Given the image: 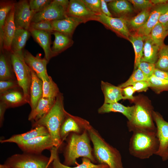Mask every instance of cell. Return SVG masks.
<instances>
[{
  "label": "cell",
  "mask_w": 168,
  "mask_h": 168,
  "mask_svg": "<svg viewBox=\"0 0 168 168\" xmlns=\"http://www.w3.org/2000/svg\"><path fill=\"white\" fill-rule=\"evenodd\" d=\"M90 139L87 130L80 134L72 133L64 152V164L68 166L75 165L77 159L80 157L87 158L95 163L96 159L92 153Z\"/></svg>",
  "instance_id": "obj_4"
},
{
  "label": "cell",
  "mask_w": 168,
  "mask_h": 168,
  "mask_svg": "<svg viewBox=\"0 0 168 168\" xmlns=\"http://www.w3.org/2000/svg\"><path fill=\"white\" fill-rule=\"evenodd\" d=\"M14 21L17 29L28 30L31 20L35 14L30 10L29 1L20 0L14 5Z\"/></svg>",
  "instance_id": "obj_10"
},
{
  "label": "cell",
  "mask_w": 168,
  "mask_h": 168,
  "mask_svg": "<svg viewBox=\"0 0 168 168\" xmlns=\"http://www.w3.org/2000/svg\"><path fill=\"white\" fill-rule=\"evenodd\" d=\"M52 34L55 37L51 48L55 56L71 46L73 43L72 37L69 35L56 31H53Z\"/></svg>",
  "instance_id": "obj_30"
},
{
  "label": "cell",
  "mask_w": 168,
  "mask_h": 168,
  "mask_svg": "<svg viewBox=\"0 0 168 168\" xmlns=\"http://www.w3.org/2000/svg\"><path fill=\"white\" fill-rule=\"evenodd\" d=\"M101 87L104 96V103H113L124 100L122 89L118 86L101 81Z\"/></svg>",
  "instance_id": "obj_25"
},
{
  "label": "cell",
  "mask_w": 168,
  "mask_h": 168,
  "mask_svg": "<svg viewBox=\"0 0 168 168\" xmlns=\"http://www.w3.org/2000/svg\"><path fill=\"white\" fill-rule=\"evenodd\" d=\"M52 1L50 0H30L29 2L30 10L36 13L43 10Z\"/></svg>",
  "instance_id": "obj_41"
},
{
  "label": "cell",
  "mask_w": 168,
  "mask_h": 168,
  "mask_svg": "<svg viewBox=\"0 0 168 168\" xmlns=\"http://www.w3.org/2000/svg\"><path fill=\"white\" fill-rule=\"evenodd\" d=\"M149 87L157 94L168 91V81L156 77L153 75L148 79Z\"/></svg>",
  "instance_id": "obj_38"
},
{
  "label": "cell",
  "mask_w": 168,
  "mask_h": 168,
  "mask_svg": "<svg viewBox=\"0 0 168 168\" xmlns=\"http://www.w3.org/2000/svg\"><path fill=\"white\" fill-rule=\"evenodd\" d=\"M134 109V105L126 106L118 102L111 103H104L98 110L99 114H105L110 112H119L122 114L128 119L131 120Z\"/></svg>",
  "instance_id": "obj_29"
},
{
  "label": "cell",
  "mask_w": 168,
  "mask_h": 168,
  "mask_svg": "<svg viewBox=\"0 0 168 168\" xmlns=\"http://www.w3.org/2000/svg\"><path fill=\"white\" fill-rule=\"evenodd\" d=\"M50 135L46 128L43 126H39L33 128L25 133L14 135L9 138L1 140V143L12 142L17 144L26 141L37 137Z\"/></svg>",
  "instance_id": "obj_19"
},
{
  "label": "cell",
  "mask_w": 168,
  "mask_h": 168,
  "mask_svg": "<svg viewBox=\"0 0 168 168\" xmlns=\"http://www.w3.org/2000/svg\"><path fill=\"white\" fill-rule=\"evenodd\" d=\"M160 48L153 42L149 34L145 36L143 54L140 62L155 64L157 60Z\"/></svg>",
  "instance_id": "obj_27"
},
{
  "label": "cell",
  "mask_w": 168,
  "mask_h": 168,
  "mask_svg": "<svg viewBox=\"0 0 168 168\" xmlns=\"http://www.w3.org/2000/svg\"><path fill=\"white\" fill-rule=\"evenodd\" d=\"M106 168H110L108 166Z\"/></svg>",
  "instance_id": "obj_57"
},
{
  "label": "cell",
  "mask_w": 168,
  "mask_h": 168,
  "mask_svg": "<svg viewBox=\"0 0 168 168\" xmlns=\"http://www.w3.org/2000/svg\"><path fill=\"white\" fill-rule=\"evenodd\" d=\"M135 92H146L150 87L148 81H141L138 82L132 86Z\"/></svg>",
  "instance_id": "obj_46"
},
{
  "label": "cell",
  "mask_w": 168,
  "mask_h": 168,
  "mask_svg": "<svg viewBox=\"0 0 168 168\" xmlns=\"http://www.w3.org/2000/svg\"><path fill=\"white\" fill-rule=\"evenodd\" d=\"M152 7L143 10L127 19L128 27L131 33L136 32L146 24Z\"/></svg>",
  "instance_id": "obj_32"
},
{
  "label": "cell",
  "mask_w": 168,
  "mask_h": 168,
  "mask_svg": "<svg viewBox=\"0 0 168 168\" xmlns=\"http://www.w3.org/2000/svg\"><path fill=\"white\" fill-rule=\"evenodd\" d=\"M91 126L86 120L67 113L60 128L61 139L62 141L71 132L79 134L84 130H87Z\"/></svg>",
  "instance_id": "obj_12"
},
{
  "label": "cell",
  "mask_w": 168,
  "mask_h": 168,
  "mask_svg": "<svg viewBox=\"0 0 168 168\" xmlns=\"http://www.w3.org/2000/svg\"><path fill=\"white\" fill-rule=\"evenodd\" d=\"M30 70L32 79L30 90L29 105L31 108V111H32L35 109L39 100L42 97L43 81L34 71L31 69Z\"/></svg>",
  "instance_id": "obj_24"
},
{
  "label": "cell",
  "mask_w": 168,
  "mask_h": 168,
  "mask_svg": "<svg viewBox=\"0 0 168 168\" xmlns=\"http://www.w3.org/2000/svg\"><path fill=\"white\" fill-rule=\"evenodd\" d=\"M128 1L132 4L136 11L139 12L154 6L151 0H129Z\"/></svg>",
  "instance_id": "obj_42"
},
{
  "label": "cell",
  "mask_w": 168,
  "mask_h": 168,
  "mask_svg": "<svg viewBox=\"0 0 168 168\" xmlns=\"http://www.w3.org/2000/svg\"><path fill=\"white\" fill-rule=\"evenodd\" d=\"M96 21L100 22L119 36L128 40L131 32L128 27L127 19L109 16L101 13L97 15Z\"/></svg>",
  "instance_id": "obj_9"
},
{
  "label": "cell",
  "mask_w": 168,
  "mask_h": 168,
  "mask_svg": "<svg viewBox=\"0 0 168 168\" xmlns=\"http://www.w3.org/2000/svg\"><path fill=\"white\" fill-rule=\"evenodd\" d=\"M0 168H12L7 166L4 164L0 165Z\"/></svg>",
  "instance_id": "obj_54"
},
{
  "label": "cell",
  "mask_w": 168,
  "mask_h": 168,
  "mask_svg": "<svg viewBox=\"0 0 168 168\" xmlns=\"http://www.w3.org/2000/svg\"><path fill=\"white\" fill-rule=\"evenodd\" d=\"M108 166L107 165L104 164L102 167L97 168H106Z\"/></svg>",
  "instance_id": "obj_55"
},
{
  "label": "cell",
  "mask_w": 168,
  "mask_h": 168,
  "mask_svg": "<svg viewBox=\"0 0 168 168\" xmlns=\"http://www.w3.org/2000/svg\"><path fill=\"white\" fill-rule=\"evenodd\" d=\"M16 2L11 0L0 1V49H3V30L8 13L14 7Z\"/></svg>",
  "instance_id": "obj_34"
},
{
  "label": "cell",
  "mask_w": 168,
  "mask_h": 168,
  "mask_svg": "<svg viewBox=\"0 0 168 168\" xmlns=\"http://www.w3.org/2000/svg\"><path fill=\"white\" fill-rule=\"evenodd\" d=\"M17 144L24 153L36 154H40L44 150L54 147L50 135L39 136Z\"/></svg>",
  "instance_id": "obj_11"
},
{
  "label": "cell",
  "mask_w": 168,
  "mask_h": 168,
  "mask_svg": "<svg viewBox=\"0 0 168 168\" xmlns=\"http://www.w3.org/2000/svg\"><path fill=\"white\" fill-rule=\"evenodd\" d=\"M138 68L140 69L143 74L149 78L153 75L156 67L154 64L140 62Z\"/></svg>",
  "instance_id": "obj_43"
},
{
  "label": "cell",
  "mask_w": 168,
  "mask_h": 168,
  "mask_svg": "<svg viewBox=\"0 0 168 168\" xmlns=\"http://www.w3.org/2000/svg\"><path fill=\"white\" fill-rule=\"evenodd\" d=\"M0 81L17 80L12 64L10 51H0Z\"/></svg>",
  "instance_id": "obj_22"
},
{
  "label": "cell",
  "mask_w": 168,
  "mask_h": 168,
  "mask_svg": "<svg viewBox=\"0 0 168 168\" xmlns=\"http://www.w3.org/2000/svg\"><path fill=\"white\" fill-rule=\"evenodd\" d=\"M43 94L42 97L56 98L60 92L57 84L49 76L48 80H42Z\"/></svg>",
  "instance_id": "obj_36"
},
{
  "label": "cell",
  "mask_w": 168,
  "mask_h": 168,
  "mask_svg": "<svg viewBox=\"0 0 168 168\" xmlns=\"http://www.w3.org/2000/svg\"><path fill=\"white\" fill-rule=\"evenodd\" d=\"M145 36L133 32L131 33L128 38V40L133 44L135 52L134 70L138 68L143 55Z\"/></svg>",
  "instance_id": "obj_33"
},
{
  "label": "cell",
  "mask_w": 168,
  "mask_h": 168,
  "mask_svg": "<svg viewBox=\"0 0 168 168\" xmlns=\"http://www.w3.org/2000/svg\"><path fill=\"white\" fill-rule=\"evenodd\" d=\"M67 15L85 23L90 21H96L97 14L90 11L82 0H70Z\"/></svg>",
  "instance_id": "obj_14"
},
{
  "label": "cell",
  "mask_w": 168,
  "mask_h": 168,
  "mask_svg": "<svg viewBox=\"0 0 168 168\" xmlns=\"http://www.w3.org/2000/svg\"><path fill=\"white\" fill-rule=\"evenodd\" d=\"M105 1L108 3L111 2L113 0H104Z\"/></svg>",
  "instance_id": "obj_56"
},
{
  "label": "cell",
  "mask_w": 168,
  "mask_h": 168,
  "mask_svg": "<svg viewBox=\"0 0 168 168\" xmlns=\"http://www.w3.org/2000/svg\"><path fill=\"white\" fill-rule=\"evenodd\" d=\"M133 133L129 145L130 155L141 159L156 155L159 147L156 133L138 130Z\"/></svg>",
  "instance_id": "obj_5"
},
{
  "label": "cell",
  "mask_w": 168,
  "mask_h": 168,
  "mask_svg": "<svg viewBox=\"0 0 168 168\" xmlns=\"http://www.w3.org/2000/svg\"><path fill=\"white\" fill-rule=\"evenodd\" d=\"M158 22L162 24L166 30H167L168 27V10L160 16Z\"/></svg>",
  "instance_id": "obj_49"
},
{
  "label": "cell",
  "mask_w": 168,
  "mask_h": 168,
  "mask_svg": "<svg viewBox=\"0 0 168 168\" xmlns=\"http://www.w3.org/2000/svg\"><path fill=\"white\" fill-rule=\"evenodd\" d=\"M13 70L20 86L23 90L27 103L30 104L31 74L30 68L25 63L23 56L10 51Z\"/></svg>",
  "instance_id": "obj_7"
},
{
  "label": "cell",
  "mask_w": 168,
  "mask_h": 168,
  "mask_svg": "<svg viewBox=\"0 0 168 168\" xmlns=\"http://www.w3.org/2000/svg\"><path fill=\"white\" fill-rule=\"evenodd\" d=\"M149 35L153 42L160 47L164 44V40L168 35V32L158 22L152 29Z\"/></svg>",
  "instance_id": "obj_35"
},
{
  "label": "cell",
  "mask_w": 168,
  "mask_h": 168,
  "mask_svg": "<svg viewBox=\"0 0 168 168\" xmlns=\"http://www.w3.org/2000/svg\"><path fill=\"white\" fill-rule=\"evenodd\" d=\"M57 2L67 10L69 1L68 0H56Z\"/></svg>",
  "instance_id": "obj_52"
},
{
  "label": "cell",
  "mask_w": 168,
  "mask_h": 168,
  "mask_svg": "<svg viewBox=\"0 0 168 168\" xmlns=\"http://www.w3.org/2000/svg\"><path fill=\"white\" fill-rule=\"evenodd\" d=\"M52 161L41 154L24 153L13 155L4 165L12 168H49Z\"/></svg>",
  "instance_id": "obj_6"
},
{
  "label": "cell",
  "mask_w": 168,
  "mask_h": 168,
  "mask_svg": "<svg viewBox=\"0 0 168 168\" xmlns=\"http://www.w3.org/2000/svg\"><path fill=\"white\" fill-rule=\"evenodd\" d=\"M168 1L167 0H151V1L153 6L165 3Z\"/></svg>",
  "instance_id": "obj_53"
},
{
  "label": "cell",
  "mask_w": 168,
  "mask_h": 168,
  "mask_svg": "<svg viewBox=\"0 0 168 168\" xmlns=\"http://www.w3.org/2000/svg\"><path fill=\"white\" fill-rule=\"evenodd\" d=\"M153 75L158 78L168 81V71H163L156 68Z\"/></svg>",
  "instance_id": "obj_48"
},
{
  "label": "cell",
  "mask_w": 168,
  "mask_h": 168,
  "mask_svg": "<svg viewBox=\"0 0 168 168\" xmlns=\"http://www.w3.org/2000/svg\"><path fill=\"white\" fill-rule=\"evenodd\" d=\"M0 101L4 103L8 108L20 106L27 103L21 87L0 93Z\"/></svg>",
  "instance_id": "obj_17"
},
{
  "label": "cell",
  "mask_w": 168,
  "mask_h": 168,
  "mask_svg": "<svg viewBox=\"0 0 168 168\" xmlns=\"http://www.w3.org/2000/svg\"><path fill=\"white\" fill-rule=\"evenodd\" d=\"M44 30L52 32L53 28L51 21L42 20L37 22H31L28 30Z\"/></svg>",
  "instance_id": "obj_40"
},
{
  "label": "cell",
  "mask_w": 168,
  "mask_h": 168,
  "mask_svg": "<svg viewBox=\"0 0 168 168\" xmlns=\"http://www.w3.org/2000/svg\"><path fill=\"white\" fill-rule=\"evenodd\" d=\"M156 68L163 71H168V45L165 44L160 47Z\"/></svg>",
  "instance_id": "obj_37"
},
{
  "label": "cell",
  "mask_w": 168,
  "mask_h": 168,
  "mask_svg": "<svg viewBox=\"0 0 168 168\" xmlns=\"http://www.w3.org/2000/svg\"><path fill=\"white\" fill-rule=\"evenodd\" d=\"M67 113L64 109L63 94L60 92L51 109L39 120L33 122L32 128L39 126L45 127L53 140L54 147L58 148L62 142L60 135V128Z\"/></svg>",
  "instance_id": "obj_2"
},
{
  "label": "cell",
  "mask_w": 168,
  "mask_h": 168,
  "mask_svg": "<svg viewBox=\"0 0 168 168\" xmlns=\"http://www.w3.org/2000/svg\"><path fill=\"white\" fill-rule=\"evenodd\" d=\"M147 78L139 68L134 70L128 79L124 83L118 86L123 89L125 87L132 86L134 83L141 81H148Z\"/></svg>",
  "instance_id": "obj_39"
},
{
  "label": "cell",
  "mask_w": 168,
  "mask_h": 168,
  "mask_svg": "<svg viewBox=\"0 0 168 168\" xmlns=\"http://www.w3.org/2000/svg\"><path fill=\"white\" fill-rule=\"evenodd\" d=\"M89 10L98 14L102 13L101 9V0H82Z\"/></svg>",
  "instance_id": "obj_45"
},
{
  "label": "cell",
  "mask_w": 168,
  "mask_h": 168,
  "mask_svg": "<svg viewBox=\"0 0 168 168\" xmlns=\"http://www.w3.org/2000/svg\"><path fill=\"white\" fill-rule=\"evenodd\" d=\"M14 6L8 13L5 23L3 30V49L11 51L12 42L17 29L14 21Z\"/></svg>",
  "instance_id": "obj_20"
},
{
  "label": "cell",
  "mask_w": 168,
  "mask_h": 168,
  "mask_svg": "<svg viewBox=\"0 0 168 168\" xmlns=\"http://www.w3.org/2000/svg\"><path fill=\"white\" fill-rule=\"evenodd\" d=\"M30 33L27 30L17 29L12 40L11 51L21 56H23V49Z\"/></svg>",
  "instance_id": "obj_28"
},
{
  "label": "cell",
  "mask_w": 168,
  "mask_h": 168,
  "mask_svg": "<svg viewBox=\"0 0 168 168\" xmlns=\"http://www.w3.org/2000/svg\"><path fill=\"white\" fill-rule=\"evenodd\" d=\"M133 103L134 109L131 120L127 122L128 131H141L156 133V128L152 117L154 110L152 103L148 98L139 95L135 96Z\"/></svg>",
  "instance_id": "obj_1"
},
{
  "label": "cell",
  "mask_w": 168,
  "mask_h": 168,
  "mask_svg": "<svg viewBox=\"0 0 168 168\" xmlns=\"http://www.w3.org/2000/svg\"><path fill=\"white\" fill-rule=\"evenodd\" d=\"M29 31L35 40L43 49L44 58L49 62L51 58L55 56L50 47L52 32L38 30H31Z\"/></svg>",
  "instance_id": "obj_21"
},
{
  "label": "cell",
  "mask_w": 168,
  "mask_h": 168,
  "mask_svg": "<svg viewBox=\"0 0 168 168\" xmlns=\"http://www.w3.org/2000/svg\"><path fill=\"white\" fill-rule=\"evenodd\" d=\"M19 87H21L17 80L0 81V93Z\"/></svg>",
  "instance_id": "obj_44"
},
{
  "label": "cell",
  "mask_w": 168,
  "mask_h": 168,
  "mask_svg": "<svg viewBox=\"0 0 168 168\" xmlns=\"http://www.w3.org/2000/svg\"><path fill=\"white\" fill-rule=\"evenodd\" d=\"M58 149L57 148L54 147L51 149L50 158L53 160L52 166L53 168H97L102 167L104 164L96 165L88 158L83 157L81 164L77 166L71 167L60 162L57 154Z\"/></svg>",
  "instance_id": "obj_31"
},
{
  "label": "cell",
  "mask_w": 168,
  "mask_h": 168,
  "mask_svg": "<svg viewBox=\"0 0 168 168\" xmlns=\"http://www.w3.org/2000/svg\"><path fill=\"white\" fill-rule=\"evenodd\" d=\"M68 16L67 10L56 0H52L51 3L43 10L35 13L31 22L42 20L52 21L62 19Z\"/></svg>",
  "instance_id": "obj_13"
},
{
  "label": "cell",
  "mask_w": 168,
  "mask_h": 168,
  "mask_svg": "<svg viewBox=\"0 0 168 168\" xmlns=\"http://www.w3.org/2000/svg\"><path fill=\"white\" fill-rule=\"evenodd\" d=\"M23 55L26 64L42 80L49 79V76L47 73L46 68L49 61L47 59L44 58H41L39 54L34 56L26 50H24Z\"/></svg>",
  "instance_id": "obj_15"
},
{
  "label": "cell",
  "mask_w": 168,
  "mask_h": 168,
  "mask_svg": "<svg viewBox=\"0 0 168 168\" xmlns=\"http://www.w3.org/2000/svg\"><path fill=\"white\" fill-rule=\"evenodd\" d=\"M110 11L116 17L128 19L136 11L132 4L126 0H113L107 3ZM113 16V15H112Z\"/></svg>",
  "instance_id": "obj_18"
},
{
  "label": "cell",
  "mask_w": 168,
  "mask_h": 168,
  "mask_svg": "<svg viewBox=\"0 0 168 168\" xmlns=\"http://www.w3.org/2000/svg\"><path fill=\"white\" fill-rule=\"evenodd\" d=\"M166 30L168 32V27H167Z\"/></svg>",
  "instance_id": "obj_58"
},
{
  "label": "cell",
  "mask_w": 168,
  "mask_h": 168,
  "mask_svg": "<svg viewBox=\"0 0 168 168\" xmlns=\"http://www.w3.org/2000/svg\"><path fill=\"white\" fill-rule=\"evenodd\" d=\"M124 100L128 99L132 103L134 100L135 96L133 95L135 92L132 86H129L122 89Z\"/></svg>",
  "instance_id": "obj_47"
},
{
  "label": "cell",
  "mask_w": 168,
  "mask_h": 168,
  "mask_svg": "<svg viewBox=\"0 0 168 168\" xmlns=\"http://www.w3.org/2000/svg\"><path fill=\"white\" fill-rule=\"evenodd\" d=\"M152 117L156 124V135L159 142V148L156 155L165 161L168 160V122L157 111H153Z\"/></svg>",
  "instance_id": "obj_8"
},
{
  "label": "cell",
  "mask_w": 168,
  "mask_h": 168,
  "mask_svg": "<svg viewBox=\"0 0 168 168\" xmlns=\"http://www.w3.org/2000/svg\"><path fill=\"white\" fill-rule=\"evenodd\" d=\"M53 31H56L72 36L77 26L82 23L79 20L68 16L61 20L51 21Z\"/></svg>",
  "instance_id": "obj_23"
},
{
  "label": "cell",
  "mask_w": 168,
  "mask_h": 168,
  "mask_svg": "<svg viewBox=\"0 0 168 168\" xmlns=\"http://www.w3.org/2000/svg\"><path fill=\"white\" fill-rule=\"evenodd\" d=\"M8 108L6 104L0 101V126L2 127L4 120L5 112Z\"/></svg>",
  "instance_id": "obj_50"
},
{
  "label": "cell",
  "mask_w": 168,
  "mask_h": 168,
  "mask_svg": "<svg viewBox=\"0 0 168 168\" xmlns=\"http://www.w3.org/2000/svg\"><path fill=\"white\" fill-rule=\"evenodd\" d=\"M56 99L41 98L39 100L35 109L31 111L28 116V120L33 123L42 118L52 108Z\"/></svg>",
  "instance_id": "obj_26"
},
{
  "label": "cell",
  "mask_w": 168,
  "mask_h": 168,
  "mask_svg": "<svg viewBox=\"0 0 168 168\" xmlns=\"http://www.w3.org/2000/svg\"><path fill=\"white\" fill-rule=\"evenodd\" d=\"M168 10V1L164 3L154 6L151 10L146 24L136 32L142 36L148 35L152 29L158 22L160 16Z\"/></svg>",
  "instance_id": "obj_16"
},
{
  "label": "cell",
  "mask_w": 168,
  "mask_h": 168,
  "mask_svg": "<svg viewBox=\"0 0 168 168\" xmlns=\"http://www.w3.org/2000/svg\"><path fill=\"white\" fill-rule=\"evenodd\" d=\"M87 131L93 145L96 159L100 164H106L110 168H124L119 150L107 143L91 126Z\"/></svg>",
  "instance_id": "obj_3"
},
{
  "label": "cell",
  "mask_w": 168,
  "mask_h": 168,
  "mask_svg": "<svg viewBox=\"0 0 168 168\" xmlns=\"http://www.w3.org/2000/svg\"><path fill=\"white\" fill-rule=\"evenodd\" d=\"M101 9L102 13L109 16H113L108 8L107 3L104 0H101Z\"/></svg>",
  "instance_id": "obj_51"
}]
</instances>
